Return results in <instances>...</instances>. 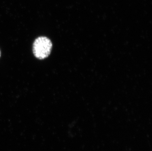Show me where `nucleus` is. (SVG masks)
<instances>
[{"label": "nucleus", "mask_w": 152, "mask_h": 151, "mask_svg": "<svg viewBox=\"0 0 152 151\" xmlns=\"http://www.w3.org/2000/svg\"><path fill=\"white\" fill-rule=\"evenodd\" d=\"M52 47V44L48 38L45 36L38 37L34 43V54L37 59L43 60L49 56Z\"/></svg>", "instance_id": "f257e3e1"}, {"label": "nucleus", "mask_w": 152, "mask_h": 151, "mask_svg": "<svg viewBox=\"0 0 152 151\" xmlns=\"http://www.w3.org/2000/svg\"><path fill=\"white\" fill-rule=\"evenodd\" d=\"M1 51H0V57H1Z\"/></svg>", "instance_id": "f03ea898"}]
</instances>
